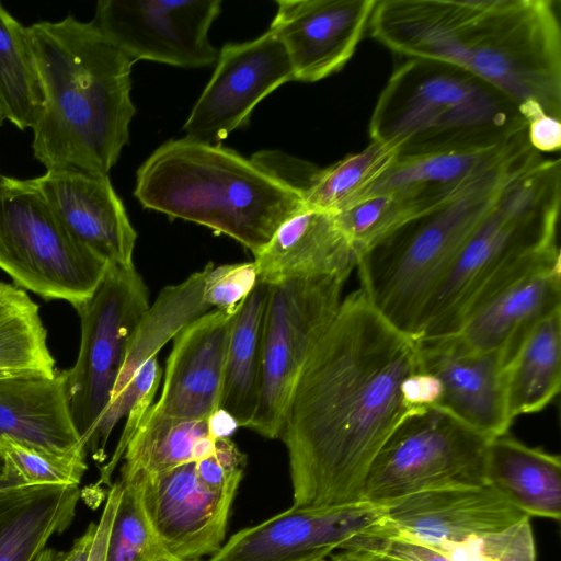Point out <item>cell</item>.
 Wrapping results in <instances>:
<instances>
[{"instance_id":"obj_31","label":"cell","mask_w":561,"mask_h":561,"mask_svg":"<svg viewBox=\"0 0 561 561\" xmlns=\"http://www.w3.org/2000/svg\"><path fill=\"white\" fill-rule=\"evenodd\" d=\"M43 105L27 27L0 2V111L16 128L36 124Z\"/></svg>"},{"instance_id":"obj_45","label":"cell","mask_w":561,"mask_h":561,"mask_svg":"<svg viewBox=\"0 0 561 561\" xmlns=\"http://www.w3.org/2000/svg\"><path fill=\"white\" fill-rule=\"evenodd\" d=\"M207 421L209 434L216 439L230 437L239 427L236 420L222 409L214 412Z\"/></svg>"},{"instance_id":"obj_46","label":"cell","mask_w":561,"mask_h":561,"mask_svg":"<svg viewBox=\"0 0 561 561\" xmlns=\"http://www.w3.org/2000/svg\"><path fill=\"white\" fill-rule=\"evenodd\" d=\"M25 486L32 485H27L15 472L5 467L4 474L0 477V494Z\"/></svg>"},{"instance_id":"obj_18","label":"cell","mask_w":561,"mask_h":561,"mask_svg":"<svg viewBox=\"0 0 561 561\" xmlns=\"http://www.w3.org/2000/svg\"><path fill=\"white\" fill-rule=\"evenodd\" d=\"M237 311L209 310L173 336L162 392L148 409V415L208 420L220 409L229 341Z\"/></svg>"},{"instance_id":"obj_16","label":"cell","mask_w":561,"mask_h":561,"mask_svg":"<svg viewBox=\"0 0 561 561\" xmlns=\"http://www.w3.org/2000/svg\"><path fill=\"white\" fill-rule=\"evenodd\" d=\"M385 508L382 528L444 549L530 518L488 483L428 490Z\"/></svg>"},{"instance_id":"obj_22","label":"cell","mask_w":561,"mask_h":561,"mask_svg":"<svg viewBox=\"0 0 561 561\" xmlns=\"http://www.w3.org/2000/svg\"><path fill=\"white\" fill-rule=\"evenodd\" d=\"M357 262L358 254L334 215L306 206L285 219L254 256L259 279L268 284L320 275L346 280Z\"/></svg>"},{"instance_id":"obj_4","label":"cell","mask_w":561,"mask_h":561,"mask_svg":"<svg viewBox=\"0 0 561 561\" xmlns=\"http://www.w3.org/2000/svg\"><path fill=\"white\" fill-rule=\"evenodd\" d=\"M134 196L147 209L234 239L253 256L305 206L297 188L254 157L186 137L148 157L137 171Z\"/></svg>"},{"instance_id":"obj_13","label":"cell","mask_w":561,"mask_h":561,"mask_svg":"<svg viewBox=\"0 0 561 561\" xmlns=\"http://www.w3.org/2000/svg\"><path fill=\"white\" fill-rule=\"evenodd\" d=\"M293 80L288 55L272 31L252 41L227 43L183 125L185 137L221 145L232 131L248 125L253 108L265 96Z\"/></svg>"},{"instance_id":"obj_34","label":"cell","mask_w":561,"mask_h":561,"mask_svg":"<svg viewBox=\"0 0 561 561\" xmlns=\"http://www.w3.org/2000/svg\"><path fill=\"white\" fill-rule=\"evenodd\" d=\"M416 216L415 209L405 199L389 193L366 196L334 214L358 259Z\"/></svg>"},{"instance_id":"obj_12","label":"cell","mask_w":561,"mask_h":561,"mask_svg":"<svg viewBox=\"0 0 561 561\" xmlns=\"http://www.w3.org/2000/svg\"><path fill=\"white\" fill-rule=\"evenodd\" d=\"M220 12V0H100L92 23L133 62L195 69L217 60L208 33Z\"/></svg>"},{"instance_id":"obj_51","label":"cell","mask_w":561,"mask_h":561,"mask_svg":"<svg viewBox=\"0 0 561 561\" xmlns=\"http://www.w3.org/2000/svg\"><path fill=\"white\" fill-rule=\"evenodd\" d=\"M201 561H203V560H201Z\"/></svg>"},{"instance_id":"obj_32","label":"cell","mask_w":561,"mask_h":561,"mask_svg":"<svg viewBox=\"0 0 561 561\" xmlns=\"http://www.w3.org/2000/svg\"><path fill=\"white\" fill-rule=\"evenodd\" d=\"M209 434L207 420H173L145 414L124 453L121 483L154 476L193 461L197 442Z\"/></svg>"},{"instance_id":"obj_15","label":"cell","mask_w":561,"mask_h":561,"mask_svg":"<svg viewBox=\"0 0 561 561\" xmlns=\"http://www.w3.org/2000/svg\"><path fill=\"white\" fill-rule=\"evenodd\" d=\"M385 506L357 501L297 507L232 535L208 561H325L350 540L381 525Z\"/></svg>"},{"instance_id":"obj_28","label":"cell","mask_w":561,"mask_h":561,"mask_svg":"<svg viewBox=\"0 0 561 561\" xmlns=\"http://www.w3.org/2000/svg\"><path fill=\"white\" fill-rule=\"evenodd\" d=\"M561 386V309H557L525 336L505 371L508 414L512 420L543 410Z\"/></svg>"},{"instance_id":"obj_25","label":"cell","mask_w":561,"mask_h":561,"mask_svg":"<svg viewBox=\"0 0 561 561\" xmlns=\"http://www.w3.org/2000/svg\"><path fill=\"white\" fill-rule=\"evenodd\" d=\"M485 483L528 517L556 522L561 517V460L507 433L491 438L486 449Z\"/></svg>"},{"instance_id":"obj_44","label":"cell","mask_w":561,"mask_h":561,"mask_svg":"<svg viewBox=\"0 0 561 561\" xmlns=\"http://www.w3.org/2000/svg\"><path fill=\"white\" fill-rule=\"evenodd\" d=\"M96 524L91 523L85 531L75 540L71 548L66 552H56L53 561H88L93 545Z\"/></svg>"},{"instance_id":"obj_30","label":"cell","mask_w":561,"mask_h":561,"mask_svg":"<svg viewBox=\"0 0 561 561\" xmlns=\"http://www.w3.org/2000/svg\"><path fill=\"white\" fill-rule=\"evenodd\" d=\"M398 156L393 144L371 140L325 169L313 168L298 190L305 206L333 215L342 211L359 201Z\"/></svg>"},{"instance_id":"obj_27","label":"cell","mask_w":561,"mask_h":561,"mask_svg":"<svg viewBox=\"0 0 561 561\" xmlns=\"http://www.w3.org/2000/svg\"><path fill=\"white\" fill-rule=\"evenodd\" d=\"M270 284L261 279L240 305L229 341L220 409L249 426L262 385V341Z\"/></svg>"},{"instance_id":"obj_39","label":"cell","mask_w":561,"mask_h":561,"mask_svg":"<svg viewBox=\"0 0 561 561\" xmlns=\"http://www.w3.org/2000/svg\"><path fill=\"white\" fill-rule=\"evenodd\" d=\"M346 545L376 549L404 561H456L450 549L439 548L415 538L385 529L379 525L353 538Z\"/></svg>"},{"instance_id":"obj_42","label":"cell","mask_w":561,"mask_h":561,"mask_svg":"<svg viewBox=\"0 0 561 561\" xmlns=\"http://www.w3.org/2000/svg\"><path fill=\"white\" fill-rule=\"evenodd\" d=\"M122 494V484L116 482L111 485L105 506L99 523L88 561H105L111 527Z\"/></svg>"},{"instance_id":"obj_2","label":"cell","mask_w":561,"mask_h":561,"mask_svg":"<svg viewBox=\"0 0 561 561\" xmlns=\"http://www.w3.org/2000/svg\"><path fill=\"white\" fill-rule=\"evenodd\" d=\"M553 0H376L368 27L408 58L447 62L506 94L522 114L561 119V26Z\"/></svg>"},{"instance_id":"obj_29","label":"cell","mask_w":561,"mask_h":561,"mask_svg":"<svg viewBox=\"0 0 561 561\" xmlns=\"http://www.w3.org/2000/svg\"><path fill=\"white\" fill-rule=\"evenodd\" d=\"M56 371L39 306L24 289L0 280V379Z\"/></svg>"},{"instance_id":"obj_36","label":"cell","mask_w":561,"mask_h":561,"mask_svg":"<svg viewBox=\"0 0 561 561\" xmlns=\"http://www.w3.org/2000/svg\"><path fill=\"white\" fill-rule=\"evenodd\" d=\"M450 550L456 561H537L530 518Z\"/></svg>"},{"instance_id":"obj_14","label":"cell","mask_w":561,"mask_h":561,"mask_svg":"<svg viewBox=\"0 0 561 561\" xmlns=\"http://www.w3.org/2000/svg\"><path fill=\"white\" fill-rule=\"evenodd\" d=\"M133 481L157 538L174 560L201 561L222 547L239 485L207 483L195 461Z\"/></svg>"},{"instance_id":"obj_47","label":"cell","mask_w":561,"mask_h":561,"mask_svg":"<svg viewBox=\"0 0 561 561\" xmlns=\"http://www.w3.org/2000/svg\"><path fill=\"white\" fill-rule=\"evenodd\" d=\"M54 554L55 551L53 549L46 548L35 561H53Z\"/></svg>"},{"instance_id":"obj_20","label":"cell","mask_w":561,"mask_h":561,"mask_svg":"<svg viewBox=\"0 0 561 561\" xmlns=\"http://www.w3.org/2000/svg\"><path fill=\"white\" fill-rule=\"evenodd\" d=\"M32 181L77 241L110 264L134 265L137 232L108 175L46 170Z\"/></svg>"},{"instance_id":"obj_35","label":"cell","mask_w":561,"mask_h":561,"mask_svg":"<svg viewBox=\"0 0 561 561\" xmlns=\"http://www.w3.org/2000/svg\"><path fill=\"white\" fill-rule=\"evenodd\" d=\"M87 448L57 456L23 446L0 436V454L5 467L27 485L60 484L79 486L87 465Z\"/></svg>"},{"instance_id":"obj_40","label":"cell","mask_w":561,"mask_h":561,"mask_svg":"<svg viewBox=\"0 0 561 561\" xmlns=\"http://www.w3.org/2000/svg\"><path fill=\"white\" fill-rule=\"evenodd\" d=\"M402 392L411 410L437 407L442 398V385L436 376L421 367L404 380Z\"/></svg>"},{"instance_id":"obj_50","label":"cell","mask_w":561,"mask_h":561,"mask_svg":"<svg viewBox=\"0 0 561 561\" xmlns=\"http://www.w3.org/2000/svg\"><path fill=\"white\" fill-rule=\"evenodd\" d=\"M3 178H4V174H2L1 169H0V182L3 180Z\"/></svg>"},{"instance_id":"obj_26","label":"cell","mask_w":561,"mask_h":561,"mask_svg":"<svg viewBox=\"0 0 561 561\" xmlns=\"http://www.w3.org/2000/svg\"><path fill=\"white\" fill-rule=\"evenodd\" d=\"M79 486L43 484L0 494V561H35L72 523Z\"/></svg>"},{"instance_id":"obj_21","label":"cell","mask_w":561,"mask_h":561,"mask_svg":"<svg viewBox=\"0 0 561 561\" xmlns=\"http://www.w3.org/2000/svg\"><path fill=\"white\" fill-rule=\"evenodd\" d=\"M422 368L442 385L437 407L489 438L504 435L513 422L508 414L502 352H473L453 337L420 340Z\"/></svg>"},{"instance_id":"obj_1","label":"cell","mask_w":561,"mask_h":561,"mask_svg":"<svg viewBox=\"0 0 561 561\" xmlns=\"http://www.w3.org/2000/svg\"><path fill=\"white\" fill-rule=\"evenodd\" d=\"M421 367L420 340L383 318L360 288L342 300L283 420L293 506L362 501L371 462L412 411L403 382Z\"/></svg>"},{"instance_id":"obj_11","label":"cell","mask_w":561,"mask_h":561,"mask_svg":"<svg viewBox=\"0 0 561 561\" xmlns=\"http://www.w3.org/2000/svg\"><path fill=\"white\" fill-rule=\"evenodd\" d=\"M345 279L331 276L288 278L270 284L262 341V385L248 428L279 438L291 392L309 355L341 306Z\"/></svg>"},{"instance_id":"obj_9","label":"cell","mask_w":561,"mask_h":561,"mask_svg":"<svg viewBox=\"0 0 561 561\" xmlns=\"http://www.w3.org/2000/svg\"><path fill=\"white\" fill-rule=\"evenodd\" d=\"M490 440L439 407L412 410L371 462L362 501L387 506L428 490L484 484Z\"/></svg>"},{"instance_id":"obj_49","label":"cell","mask_w":561,"mask_h":561,"mask_svg":"<svg viewBox=\"0 0 561 561\" xmlns=\"http://www.w3.org/2000/svg\"><path fill=\"white\" fill-rule=\"evenodd\" d=\"M3 121H4V118H3L2 113L0 111V126L3 124Z\"/></svg>"},{"instance_id":"obj_23","label":"cell","mask_w":561,"mask_h":561,"mask_svg":"<svg viewBox=\"0 0 561 561\" xmlns=\"http://www.w3.org/2000/svg\"><path fill=\"white\" fill-rule=\"evenodd\" d=\"M67 371L0 379V436L23 446L66 456L87 448L75 425Z\"/></svg>"},{"instance_id":"obj_17","label":"cell","mask_w":561,"mask_h":561,"mask_svg":"<svg viewBox=\"0 0 561 561\" xmlns=\"http://www.w3.org/2000/svg\"><path fill=\"white\" fill-rule=\"evenodd\" d=\"M376 0H277L272 31L283 44L295 81L316 82L353 56Z\"/></svg>"},{"instance_id":"obj_38","label":"cell","mask_w":561,"mask_h":561,"mask_svg":"<svg viewBox=\"0 0 561 561\" xmlns=\"http://www.w3.org/2000/svg\"><path fill=\"white\" fill-rule=\"evenodd\" d=\"M134 377H136L139 381V391L127 413V420L124 430L112 458L100 469V479L98 481V485H112L111 477L114 469L123 458L128 443L138 430L148 409L152 405L153 398L162 377V369L159 365L157 356L149 358L139 368Z\"/></svg>"},{"instance_id":"obj_8","label":"cell","mask_w":561,"mask_h":561,"mask_svg":"<svg viewBox=\"0 0 561 561\" xmlns=\"http://www.w3.org/2000/svg\"><path fill=\"white\" fill-rule=\"evenodd\" d=\"M108 262L77 241L32 179L0 182V270L14 285L73 308L89 299Z\"/></svg>"},{"instance_id":"obj_19","label":"cell","mask_w":561,"mask_h":561,"mask_svg":"<svg viewBox=\"0 0 561 561\" xmlns=\"http://www.w3.org/2000/svg\"><path fill=\"white\" fill-rule=\"evenodd\" d=\"M557 309H561L560 251L496 287L450 337L469 351L502 352L510 362L533 328Z\"/></svg>"},{"instance_id":"obj_5","label":"cell","mask_w":561,"mask_h":561,"mask_svg":"<svg viewBox=\"0 0 561 561\" xmlns=\"http://www.w3.org/2000/svg\"><path fill=\"white\" fill-rule=\"evenodd\" d=\"M542 159L525 135L496 164L438 207L416 216L357 262L376 310L415 337L422 313L460 250L503 190Z\"/></svg>"},{"instance_id":"obj_6","label":"cell","mask_w":561,"mask_h":561,"mask_svg":"<svg viewBox=\"0 0 561 561\" xmlns=\"http://www.w3.org/2000/svg\"><path fill=\"white\" fill-rule=\"evenodd\" d=\"M560 159H541L515 178L467 240L428 300L416 336L454 335L496 287L560 251Z\"/></svg>"},{"instance_id":"obj_41","label":"cell","mask_w":561,"mask_h":561,"mask_svg":"<svg viewBox=\"0 0 561 561\" xmlns=\"http://www.w3.org/2000/svg\"><path fill=\"white\" fill-rule=\"evenodd\" d=\"M527 138L539 153L558 151L561 147V121L545 112L533 115L527 119Z\"/></svg>"},{"instance_id":"obj_52","label":"cell","mask_w":561,"mask_h":561,"mask_svg":"<svg viewBox=\"0 0 561 561\" xmlns=\"http://www.w3.org/2000/svg\"><path fill=\"white\" fill-rule=\"evenodd\" d=\"M327 561V560H325Z\"/></svg>"},{"instance_id":"obj_33","label":"cell","mask_w":561,"mask_h":561,"mask_svg":"<svg viewBox=\"0 0 561 561\" xmlns=\"http://www.w3.org/2000/svg\"><path fill=\"white\" fill-rule=\"evenodd\" d=\"M121 484L105 561H176L157 538L141 505L137 482Z\"/></svg>"},{"instance_id":"obj_43","label":"cell","mask_w":561,"mask_h":561,"mask_svg":"<svg viewBox=\"0 0 561 561\" xmlns=\"http://www.w3.org/2000/svg\"><path fill=\"white\" fill-rule=\"evenodd\" d=\"M337 551L327 561H404L387 552L356 545H345Z\"/></svg>"},{"instance_id":"obj_7","label":"cell","mask_w":561,"mask_h":561,"mask_svg":"<svg viewBox=\"0 0 561 561\" xmlns=\"http://www.w3.org/2000/svg\"><path fill=\"white\" fill-rule=\"evenodd\" d=\"M527 129L502 91L457 66L407 58L390 76L369 121L371 140L398 157L502 145Z\"/></svg>"},{"instance_id":"obj_10","label":"cell","mask_w":561,"mask_h":561,"mask_svg":"<svg viewBox=\"0 0 561 561\" xmlns=\"http://www.w3.org/2000/svg\"><path fill=\"white\" fill-rule=\"evenodd\" d=\"M149 306L148 288L135 265L108 264L93 295L75 307L81 342L75 365L66 369V388L85 447L110 403L129 340Z\"/></svg>"},{"instance_id":"obj_24","label":"cell","mask_w":561,"mask_h":561,"mask_svg":"<svg viewBox=\"0 0 561 561\" xmlns=\"http://www.w3.org/2000/svg\"><path fill=\"white\" fill-rule=\"evenodd\" d=\"M526 134L527 129L493 147L398 157L362 198L379 193L393 194L405 199L420 216L438 207L496 164Z\"/></svg>"},{"instance_id":"obj_37","label":"cell","mask_w":561,"mask_h":561,"mask_svg":"<svg viewBox=\"0 0 561 561\" xmlns=\"http://www.w3.org/2000/svg\"><path fill=\"white\" fill-rule=\"evenodd\" d=\"M257 280L254 261L216 267L211 264L205 278L204 300L210 308L237 311Z\"/></svg>"},{"instance_id":"obj_48","label":"cell","mask_w":561,"mask_h":561,"mask_svg":"<svg viewBox=\"0 0 561 561\" xmlns=\"http://www.w3.org/2000/svg\"><path fill=\"white\" fill-rule=\"evenodd\" d=\"M5 472V463L4 460L0 454V477H2Z\"/></svg>"},{"instance_id":"obj_3","label":"cell","mask_w":561,"mask_h":561,"mask_svg":"<svg viewBox=\"0 0 561 561\" xmlns=\"http://www.w3.org/2000/svg\"><path fill=\"white\" fill-rule=\"evenodd\" d=\"M43 95L34 158L46 170L108 175L136 114L133 61L92 23L72 15L27 26Z\"/></svg>"}]
</instances>
